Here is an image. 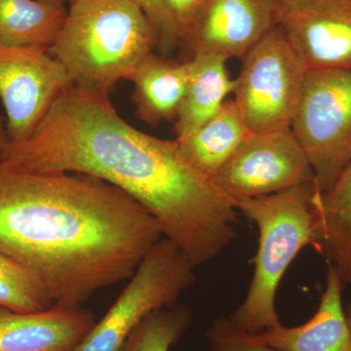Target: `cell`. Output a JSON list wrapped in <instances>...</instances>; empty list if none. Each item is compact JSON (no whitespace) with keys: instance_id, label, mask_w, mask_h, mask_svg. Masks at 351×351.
Returning a JSON list of instances; mask_svg holds the SVG:
<instances>
[{"instance_id":"obj_9","label":"cell","mask_w":351,"mask_h":351,"mask_svg":"<svg viewBox=\"0 0 351 351\" xmlns=\"http://www.w3.org/2000/svg\"><path fill=\"white\" fill-rule=\"evenodd\" d=\"M71 85L66 69L48 49L0 46V100L9 144L31 137L53 103Z\"/></svg>"},{"instance_id":"obj_21","label":"cell","mask_w":351,"mask_h":351,"mask_svg":"<svg viewBox=\"0 0 351 351\" xmlns=\"http://www.w3.org/2000/svg\"><path fill=\"white\" fill-rule=\"evenodd\" d=\"M208 351H281L261 343L254 337L239 329L230 318H217L206 332Z\"/></svg>"},{"instance_id":"obj_12","label":"cell","mask_w":351,"mask_h":351,"mask_svg":"<svg viewBox=\"0 0 351 351\" xmlns=\"http://www.w3.org/2000/svg\"><path fill=\"white\" fill-rule=\"evenodd\" d=\"M96 322L82 304L54 302L32 313L0 306V351H75Z\"/></svg>"},{"instance_id":"obj_26","label":"cell","mask_w":351,"mask_h":351,"mask_svg":"<svg viewBox=\"0 0 351 351\" xmlns=\"http://www.w3.org/2000/svg\"><path fill=\"white\" fill-rule=\"evenodd\" d=\"M345 311L346 318H348V325H350L351 331V302H350L348 306H345Z\"/></svg>"},{"instance_id":"obj_14","label":"cell","mask_w":351,"mask_h":351,"mask_svg":"<svg viewBox=\"0 0 351 351\" xmlns=\"http://www.w3.org/2000/svg\"><path fill=\"white\" fill-rule=\"evenodd\" d=\"M315 249L351 287V162L329 189L311 198Z\"/></svg>"},{"instance_id":"obj_20","label":"cell","mask_w":351,"mask_h":351,"mask_svg":"<svg viewBox=\"0 0 351 351\" xmlns=\"http://www.w3.org/2000/svg\"><path fill=\"white\" fill-rule=\"evenodd\" d=\"M53 304L47 290L34 272L0 253V306L32 313L46 311Z\"/></svg>"},{"instance_id":"obj_23","label":"cell","mask_w":351,"mask_h":351,"mask_svg":"<svg viewBox=\"0 0 351 351\" xmlns=\"http://www.w3.org/2000/svg\"><path fill=\"white\" fill-rule=\"evenodd\" d=\"M165 2L175 21L180 39L182 40V36L199 13L205 0H165Z\"/></svg>"},{"instance_id":"obj_18","label":"cell","mask_w":351,"mask_h":351,"mask_svg":"<svg viewBox=\"0 0 351 351\" xmlns=\"http://www.w3.org/2000/svg\"><path fill=\"white\" fill-rule=\"evenodd\" d=\"M64 3L0 0V46L49 49L68 17Z\"/></svg>"},{"instance_id":"obj_8","label":"cell","mask_w":351,"mask_h":351,"mask_svg":"<svg viewBox=\"0 0 351 351\" xmlns=\"http://www.w3.org/2000/svg\"><path fill=\"white\" fill-rule=\"evenodd\" d=\"M313 178L308 159L289 127L252 132L212 180L235 204Z\"/></svg>"},{"instance_id":"obj_4","label":"cell","mask_w":351,"mask_h":351,"mask_svg":"<svg viewBox=\"0 0 351 351\" xmlns=\"http://www.w3.org/2000/svg\"><path fill=\"white\" fill-rule=\"evenodd\" d=\"M314 191L313 178L280 193L235 203L258 228L250 287L228 317L242 331L257 335L280 324L276 302L279 284L298 254L304 247H313Z\"/></svg>"},{"instance_id":"obj_1","label":"cell","mask_w":351,"mask_h":351,"mask_svg":"<svg viewBox=\"0 0 351 351\" xmlns=\"http://www.w3.org/2000/svg\"><path fill=\"white\" fill-rule=\"evenodd\" d=\"M0 164L36 172L94 176L121 189L158 221L196 267L232 243L234 202L182 156L175 140L138 130L108 96L69 86L32 135L9 144Z\"/></svg>"},{"instance_id":"obj_22","label":"cell","mask_w":351,"mask_h":351,"mask_svg":"<svg viewBox=\"0 0 351 351\" xmlns=\"http://www.w3.org/2000/svg\"><path fill=\"white\" fill-rule=\"evenodd\" d=\"M147 16L158 36V48L168 54L181 43L179 31L165 0H129Z\"/></svg>"},{"instance_id":"obj_11","label":"cell","mask_w":351,"mask_h":351,"mask_svg":"<svg viewBox=\"0 0 351 351\" xmlns=\"http://www.w3.org/2000/svg\"><path fill=\"white\" fill-rule=\"evenodd\" d=\"M279 25L307 71L351 69V0L279 6Z\"/></svg>"},{"instance_id":"obj_27","label":"cell","mask_w":351,"mask_h":351,"mask_svg":"<svg viewBox=\"0 0 351 351\" xmlns=\"http://www.w3.org/2000/svg\"><path fill=\"white\" fill-rule=\"evenodd\" d=\"M49 1L60 2V3L66 4V2H69V3H71V2L75 1V0H49Z\"/></svg>"},{"instance_id":"obj_17","label":"cell","mask_w":351,"mask_h":351,"mask_svg":"<svg viewBox=\"0 0 351 351\" xmlns=\"http://www.w3.org/2000/svg\"><path fill=\"white\" fill-rule=\"evenodd\" d=\"M251 133L234 101L226 100L218 113L193 135L176 141L186 161L213 179Z\"/></svg>"},{"instance_id":"obj_19","label":"cell","mask_w":351,"mask_h":351,"mask_svg":"<svg viewBox=\"0 0 351 351\" xmlns=\"http://www.w3.org/2000/svg\"><path fill=\"white\" fill-rule=\"evenodd\" d=\"M191 320L186 306L157 309L132 332L120 351H170L188 331Z\"/></svg>"},{"instance_id":"obj_3","label":"cell","mask_w":351,"mask_h":351,"mask_svg":"<svg viewBox=\"0 0 351 351\" xmlns=\"http://www.w3.org/2000/svg\"><path fill=\"white\" fill-rule=\"evenodd\" d=\"M156 47V29L129 0H75L48 52L73 86L108 96Z\"/></svg>"},{"instance_id":"obj_13","label":"cell","mask_w":351,"mask_h":351,"mask_svg":"<svg viewBox=\"0 0 351 351\" xmlns=\"http://www.w3.org/2000/svg\"><path fill=\"white\" fill-rule=\"evenodd\" d=\"M345 284L329 265L326 285L317 311L304 324H282L254 335L261 343L281 351H351V331L343 304Z\"/></svg>"},{"instance_id":"obj_24","label":"cell","mask_w":351,"mask_h":351,"mask_svg":"<svg viewBox=\"0 0 351 351\" xmlns=\"http://www.w3.org/2000/svg\"><path fill=\"white\" fill-rule=\"evenodd\" d=\"M9 145V138L6 133V126L4 123L3 117L0 114V156H2L4 151Z\"/></svg>"},{"instance_id":"obj_10","label":"cell","mask_w":351,"mask_h":351,"mask_svg":"<svg viewBox=\"0 0 351 351\" xmlns=\"http://www.w3.org/2000/svg\"><path fill=\"white\" fill-rule=\"evenodd\" d=\"M279 25L277 0H205L181 43L189 58H243Z\"/></svg>"},{"instance_id":"obj_5","label":"cell","mask_w":351,"mask_h":351,"mask_svg":"<svg viewBox=\"0 0 351 351\" xmlns=\"http://www.w3.org/2000/svg\"><path fill=\"white\" fill-rule=\"evenodd\" d=\"M195 265L162 237L138 265L125 289L75 351H120L149 314L178 304L195 281Z\"/></svg>"},{"instance_id":"obj_15","label":"cell","mask_w":351,"mask_h":351,"mask_svg":"<svg viewBox=\"0 0 351 351\" xmlns=\"http://www.w3.org/2000/svg\"><path fill=\"white\" fill-rule=\"evenodd\" d=\"M188 61L177 62L152 51L138 64L128 80L136 115L147 125L176 119L188 87Z\"/></svg>"},{"instance_id":"obj_16","label":"cell","mask_w":351,"mask_h":351,"mask_svg":"<svg viewBox=\"0 0 351 351\" xmlns=\"http://www.w3.org/2000/svg\"><path fill=\"white\" fill-rule=\"evenodd\" d=\"M226 62V58L215 55H197L188 60V87L176 117V140L193 135L234 92L235 80L228 73Z\"/></svg>"},{"instance_id":"obj_25","label":"cell","mask_w":351,"mask_h":351,"mask_svg":"<svg viewBox=\"0 0 351 351\" xmlns=\"http://www.w3.org/2000/svg\"><path fill=\"white\" fill-rule=\"evenodd\" d=\"M311 0H277L279 6L282 7H295L306 4Z\"/></svg>"},{"instance_id":"obj_6","label":"cell","mask_w":351,"mask_h":351,"mask_svg":"<svg viewBox=\"0 0 351 351\" xmlns=\"http://www.w3.org/2000/svg\"><path fill=\"white\" fill-rule=\"evenodd\" d=\"M291 129L327 191L351 162V69L307 71Z\"/></svg>"},{"instance_id":"obj_2","label":"cell","mask_w":351,"mask_h":351,"mask_svg":"<svg viewBox=\"0 0 351 351\" xmlns=\"http://www.w3.org/2000/svg\"><path fill=\"white\" fill-rule=\"evenodd\" d=\"M162 237L145 207L99 178L0 164V253L56 304H82L130 279Z\"/></svg>"},{"instance_id":"obj_7","label":"cell","mask_w":351,"mask_h":351,"mask_svg":"<svg viewBox=\"0 0 351 351\" xmlns=\"http://www.w3.org/2000/svg\"><path fill=\"white\" fill-rule=\"evenodd\" d=\"M242 59L233 101L249 130L291 128L307 69L281 25L267 32Z\"/></svg>"}]
</instances>
